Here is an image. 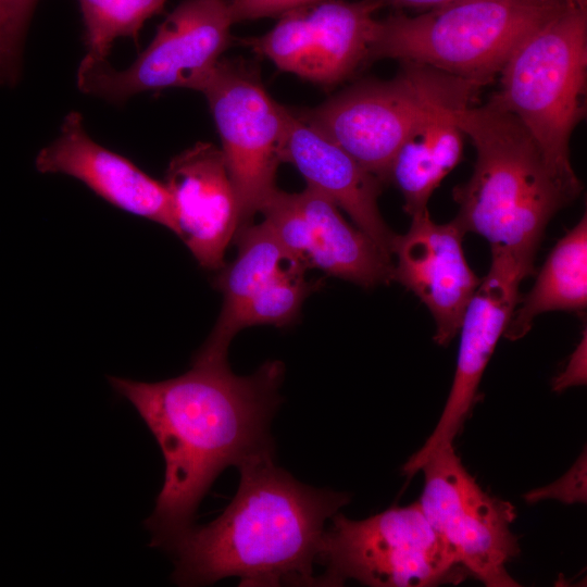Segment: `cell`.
<instances>
[{"instance_id":"9","label":"cell","mask_w":587,"mask_h":587,"mask_svg":"<svg viewBox=\"0 0 587 587\" xmlns=\"http://www.w3.org/2000/svg\"><path fill=\"white\" fill-rule=\"evenodd\" d=\"M201 92L220 134L242 227L277 189L289 109L266 92L254 70L238 61L221 60Z\"/></svg>"},{"instance_id":"3","label":"cell","mask_w":587,"mask_h":587,"mask_svg":"<svg viewBox=\"0 0 587 587\" xmlns=\"http://www.w3.org/2000/svg\"><path fill=\"white\" fill-rule=\"evenodd\" d=\"M454 118L476 150L471 177L452 190L454 221L464 234L484 237L491 250L534 264L551 217L580 191L553 172L511 113L488 102L458 107Z\"/></svg>"},{"instance_id":"24","label":"cell","mask_w":587,"mask_h":587,"mask_svg":"<svg viewBox=\"0 0 587 587\" xmlns=\"http://www.w3.org/2000/svg\"><path fill=\"white\" fill-rule=\"evenodd\" d=\"M527 503L557 500L564 504L586 503L587 501V453L582 451L574 464L560 478L551 484L532 489L523 495Z\"/></svg>"},{"instance_id":"5","label":"cell","mask_w":587,"mask_h":587,"mask_svg":"<svg viewBox=\"0 0 587 587\" xmlns=\"http://www.w3.org/2000/svg\"><path fill=\"white\" fill-rule=\"evenodd\" d=\"M565 1L457 0L414 16L397 11L377 20L369 62L422 64L483 87Z\"/></svg>"},{"instance_id":"4","label":"cell","mask_w":587,"mask_h":587,"mask_svg":"<svg viewBox=\"0 0 587 587\" xmlns=\"http://www.w3.org/2000/svg\"><path fill=\"white\" fill-rule=\"evenodd\" d=\"M499 76L489 102L514 115L553 172L582 191L569 146L586 114L587 0H566L520 42Z\"/></svg>"},{"instance_id":"17","label":"cell","mask_w":587,"mask_h":587,"mask_svg":"<svg viewBox=\"0 0 587 587\" xmlns=\"http://www.w3.org/2000/svg\"><path fill=\"white\" fill-rule=\"evenodd\" d=\"M480 88L449 75L397 151L387 183L401 192L403 210L410 216L427 209L435 189L462 160L465 135L454 118V109L470 105Z\"/></svg>"},{"instance_id":"20","label":"cell","mask_w":587,"mask_h":587,"mask_svg":"<svg viewBox=\"0 0 587 587\" xmlns=\"http://www.w3.org/2000/svg\"><path fill=\"white\" fill-rule=\"evenodd\" d=\"M304 271L305 267L295 265L259 288L225 323L215 324L195 357L227 359L229 344L240 329L264 324L283 327L292 323L305 298L322 284L305 280Z\"/></svg>"},{"instance_id":"29","label":"cell","mask_w":587,"mask_h":587,"mask_svg":"<svg viewBox=\"0 0 587 587\" xmlns=\"http://www.w3.org/2000/svg\"><path fill=\"white\" fill-rule=\"evenodd\" d=\"M457 0H382L384 7H391L396 10L413 9L427 11Z\"/></svg>"},{"instance_id":"12","label":"cell","mask_w":587,"mask_h":587,"mask_svg":"<svg viewBox=\"0 0 587 587\" xmlns=\"http://www.w3.org/2000/svg\"><path fill=\"white\" fill-rule=\"evenodd\" d=\"M534 264L503 250H491L487 275L471 298L460 325V345L452 386L442 413L425 444L407 461L409 477L420 471L435 449L453 444L477 400L484 371L516 308L521 282Z\"/></svg>"},{"instance_id":"13","label":"cell","mask_w":587,"mask_h":587,"mask_svg":"<svg viewBox=\"0 0 587 587\" xmlns=\"http://www.w3.org/2000/svg\"><path fill=\"white\" fill-rule=\"evenodd\" d=\"M411 218L408 232L394 237L391 277L427 307L436 325L434 340L447 346L459 333L482 278L467 264L464 232L454 220L436 223L427 209Z\"/></svg>"},{"instance_id":"28","label":"cell","mask_w":587,"mask_h":587,"mask_svg":"<svg viewBox=\"0 0 587 587\" xmlns=\"http://www.w3.org/2000/svg\"><path fill=\"white\" fill-rule=\"evenodd\" d=\"M20 61L12 57L8 51L0 36V82H14L18 73Z\"/></svg>"},{"instance_id":"15","label":"cell","mask_w":587,"mask_h":587,"mask_svg":"<svg viewBox=\"0 0 587 587\" xmlns=\"http://www.w3.org/2000/svg\"><path fill=\"white\" fill-rule=\"evenodd\" d=\"M35 163L40 173L72 176L110 204L176 234L172 201L164 183L92 140L78 112L65 116L59 136L40 150Z\"/></svg>"},{"instance_id":"27","label":"cell","mask_w":587,"mask_h":587,"mask_svg":"<svg viewBox=\"0 0 587 587\" xmlns=\"http://www.w3.org/2000/svg\"><path fill=\"white\" fill-rule=\"evenodd\" d=\"M586 384V334L572 353L566 367L552 380L554 391H563L572 386Z\"/></svg>"},{"instance_id":"1","label":"cell","mask_w":587,"mask_h":587,"mask_svg":"<svg viewBox=\"0 0 587 587\" xmlns=\"http://www.w3.org/2000/svg\"><path fill=\"white\" fill-rule=\"evenodd\" d=\"M283 377L279 361L238 376L227 359L196 357L190 370L161 382L109 376L155 438L165 462L154 510L145 521L151 547L165 551L195 524L201 500L223 470L275 454L270 427L282 402Z\"/></svg>"},{"instance_id":"22","label":"cell","mask_w":587,"mask_h":587,"mask_svg":"<svg viewBox=\"0 0 587 587\" xmlns=\"http://www.w3.org/2000/svg\"><path fill=\"white\" fill-rule=\"evenodd\" d=\"M88 61H107L112 42L129 37L137 42L147 20L162 12L166 0H77Z\"/></svg>"},{"instance_id":"19","label":"cell","mask_w":587,"mask_h":587,"mask_svg":"<svg viewBox=\"0 0 587 587\" xmlns=\"http://www.w3.org/2000/svg\"><path fill=\"white\" fill-rule=\"evenodd\" d=\"M515 308L503 337L522 338L539 314L550 311L582 312L587 305V216L552 248L532 289Z\"/></svg>"},{"instance_id":"6","label":"cell","mask_w":587,"mask_h":587,"mask_svg":"<svg viewBox=\"0 0 587 587\" xmlns=\"http://www.w3.org/2000/svg\"><path fill=\"white\" fill-rule=\"evenodd\" d=\"M317 586L357 580L372 587L458 584L467 573L434 529L419 501L364 520L337 512L326 527Z\"/></svg>"},{"instance_id":"16","label":"cell","mask_w":587,"mask_h":587,"mask_svg":"<svg viewBox=\"0 0 587 587\" xmlns=\"http://www.w3.org/2000/svg\"><path fill=\"white\" fill-rule=\"evenodd\" d=\"M283 162L291 163L307 186L330 199L389 258L396 234L378 210L383 183L362 167L342 147L289 109Z\"/></svg>"},{"instance_id":"14","label":"cell","mask_w":587,"mask_h":587,"mask_svg":"<svg viewBox=\"0 0 587 587\" xmlns=\"http://www.w3.org/2000/svg\"><path fill=\"white\" fill-rule=\"evenodd\" d=\"M172 201L176 235L199 265L221 270L240 227L236 191L221 149L198 142L175 155L164 183Z\"/></svg>"},{"instance_id":"18","label":"cell","mask_w":587,"mask_h":587,"mask_svg":"<svg viewBox=\"0 0 587 587\" xmlns=\"http://www.w3.org/2000/svg\"><path fill=\"white\" fill-rule=\"evenodd\" d=\"M297 196L312 233L308 267L365 288L392 280L391 258L349 224L330 199L309 186Z\"/></svg>"},{"instance_id":"25","label":"cell","mask_w":587,"mask_h":587,"mask_svg":"<svg viewBox=\"0 0 587 587\" xmlns=\"http://www.w3.org/2000/svg\"><path fill=\"white\" fill-rule=\"evenodd\" d=\"M37 0H0V36L20 61L21 42Z\"/></svg>"},{"instance_id":"11","label":"cell","mask_w":587,"mask_h":587,"mask_svg":"<svg viewBox=\"0 0 587 587\" xmlns=\"http://www.w3.org/2000/svg\"><path fill=\"white\" fill-rule=\"evenodd\" d=\"M382 0H321L286 12L267 33L242 40L279 70L332 87L369 63Z\"/></svg>"},{"instance_id":"21","label":"cell","mask_w":587,"mask_h":587,"mask_svg":"<svg viewBox=\"0 0 587 587\" xmlns=\"http://www.w3.org/2000/svg\"><path fill=\"white\" fill-rule=\"evenodd\" d=\"M234 239L237 257L221 268L214 282L223 294L216 324L225 323L251 295L280 273L295 265L303 266L285 252L264 221L240 227Z\"/></svg>"},{"instance_id":"7","label":"cell","mask_w":587,"mask_h":587,"mask_svg":"<svg viewBox=\"0 0 587 587\" xmlns=\"http://www.w3.org/2000/svg\"><path fill=\"white\" fill-rule=\"evenodd\" d=\"M419 472L424 476L419 503L467 575L487 587L520 586L507 570L520 552L511 530L514 505L482 489L453 444L435 449Z\"/></svg>"},{"instance_id":"26","label":"cell","mask_w":587,"mask_h":587,"mask_svg":"<svg viewBox=\"0 0 587 587\" xmlns=\"http://www.w3.org/2000/svg\"><path fill=\"white\" fill-rule=\"evenodd\" d=\"M321 0H229L233 23L280 16L297 8Z\"/></svg>"},{"instance_id":"2","label":"cell","mask_w":587,"mask_h":587,"mask_svg":"<svg viewBox=\"0 0 587 587\" xmlns=\"http://www.w3.org/2000/svg\"><path fill=\"white\" fill-rule=\"evenodd\" d=\"M252 458L237 469V492L207 525H192L165 550L172 580L204 586L235 576L240 586H317L326 523L350 495L302 484L274 462Z\"/></svg>"},{"instance_id":"23","label":"cell","mask_w":587,"mask_h":587,"mask_svg":"<svg viewBox=\"0 0 587 587\" xmlns=\"http://www.w3.org/2000/svg\"><path fill=\"white\" fill-rule=\"evenodd\" d=\"M285 252L308 268L312 243L311 226L297 193L276 189L260 210Z\"/></svg>"},{"instance_id":"8","label":"cell","mask_w":587,"mask_h":587,"mask_svg":"<svg viewBox=\"0 0 587 587\" xmlns=\"http://www.w3.org/2000/svg\"><path fill=\"white\" fill-rule=\"evenodd\" d=\"M229 0H184L127 68L83 59L79 89L112 102L170 87L202 91L230 42Z\"/></svg>"},{"instance_id":"10","label":"cell","mask_w":587,"mask_h":587,"mask_svg":"<svg viewBox=\"0 0 587 587\" xmlns=\"http://www.w3.org/2000/svg\"><path fill=\"white\" fill-rule=\"evenodd\" d=\"M401 64L391 79L360 82L315 109L300 111L383 184L397 151L450 75Z\"/></svg>"}]
</instances>
